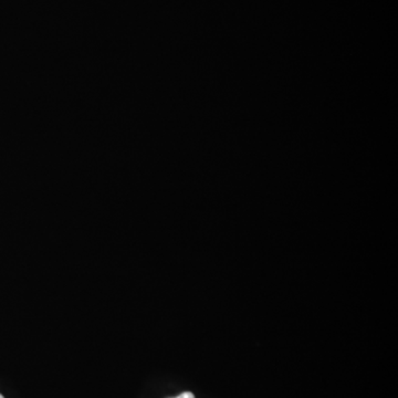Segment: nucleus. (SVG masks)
Segmentation results:
<instances>
[{"label":"nucleus","mask_w":398,"mask_h":398,"mask_svg":"<svg viewBox=\"0 0 398 398\" xmlns=\"http://www.w3.org/2000/svg\"><path fill=\"white\" fill-rule=\"evenodd\" d=\"M0 398H5V397H3V396L1 395V394H0Z\"/></svg>","instance_id":"nucleus-2"},{"label":"nucleus","mask_w":398,"mask_h":398,"mask_svg":"<svg viewBox=\"0 0 398 398\" xmlns=\"http://www.w3.org/2000/svg\"><path fill=\"white\" fill-rule=\"evenodd\" d=\"M175 398H195V396H194L193 393L185 392L183 393V394H180V395L177 396V397Z\"/></svg>","instance_id":"nucleus-1"}]
</instances>
